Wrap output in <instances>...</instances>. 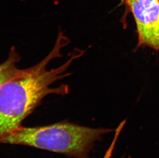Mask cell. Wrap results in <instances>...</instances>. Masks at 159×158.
<instances>
[{
    "label": "cell",
    "mask_w": 159,
    "mask_h": 158,
    "mask_svg": "<svg viewBox=\"0 0 159 158\" xmlns=\"http://www.w3.org/2000/svg\"><path fill=\"white\" fill-rule=\"evenodd\" d=\"M113 131L66 122L37 127L20 126L0 139V143L27 145L75 158H87L95 142L102 135Z\"/></svg>",
    "instance_id": "obj_2"
},
{
    "label": "cell",
    "mask_w": 159,
    "mask_h": 158,
    "mask_svg": "<svg viewBox=\"0 0 159 158\" xmlns=\"http://www.w3.org/2000/svg\"><path fill=\"white\" fill-rule=\"evenodd\" d=\"M134 20L139 46L159 51V0H125Z\"/></svg>",
    "instance_id": "obj_3"
},
{
    "label": "cell",
    "mask_w": 159,
    "mask_h": 158,
    "mask_svg": "<svg viewBox=\"0 0 159 158\" xmlns=\"http://www.w3.org/2000/svg\"><path fill=\"white\" fill-rule=\"evenodd\" d=\"M123 127V125L122 124H120V125L117 127V129L116 130V134H115V137H114V139L113 140L112 144L110 146V147L108 148V150L107 151L105 155L104 156V158H111V156L112 154L113 150L114 148V145L116 144V141L117 140V138L119 137V134L120 133L122 128Z\"/></svg>",
    "instance_id": "obj_5"
},
{
    "label": "cell",
    "mask_w": 159,
    "mask_h": 158,
    "mask_svg": "<svg viewBox=\"0 0 159 158\" xmlns=\"http://www.w3.org/2000/svg\"><path fill=\"white\" fill-rule=\"evenodd\" d=\"M69 43V39L60 32L53 49L45 58L32 66L29 72L0 86V139L21 126L22 122L44 97L51 94L65 95L69 93L67 85L62 84L57 87H52V85L71 75L66 73V71L84 51L74 50L62 65L50 70L47 69L50 62L62 57V49Z\"/></svg>",
    "instance_id": "obj_1"
},
{
    "label": "cell",
    "mask_w": 159,
    "mask_h": 158,
    "mask_svg": "<svg viewBox=\"0 0 159 158\" xmlns=\"http://www.w3.org/2000/svg\"><path fill=\"white\" fill-rule=\"evenodd\" d=\"M21 59L15 48L12 47L6 61L0 64V86L8 81L25 75L30 71L31 67L19 68L17 64Z\"/></svg>",
    "instance_id": "obj_4"
}]
</instances>
